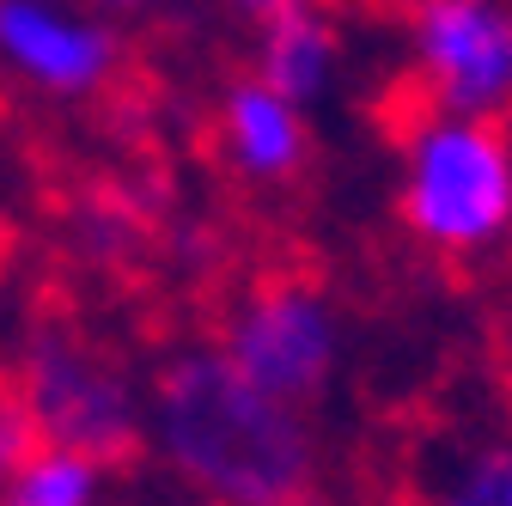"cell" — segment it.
I'll return each mask as SVG.
<instances>
[{
    "label": "cell",
    "instance_id": "8fae6325",
    "mask_svg": "<svg viewBox=\"0 0 512 506\" xmlns=\"http://www.w3.org/2000/svg\"><path fill=\"white\" fill-rule=\"evenodd\" d=\"M31 452H37V433H31V421H25L19 397L7 391V378H0V494H7L13 470H19Z\"/></svg>",
    "mask_w": 512,
    "mask_h": 506
},
{
    "label": "cell",
    "instance_id": "3957f363",
    "mask_svg": "<svg viewBox=\"0 0 512 506\" xmlns=\"http://www.w3.org/2000/svg\"><path fill=\"white\" fill-rule=\"evenodd\" d=\"M397 214L433 257H482L512 238V135L506 122L433 116L403 129Z\"/></svg>",
    "mask_w": 512,
    "mask_h": 506
},
{
    "label": "cell",
    "instance_id": "9c48e42d",
    "mask_svg": "<svg viewBox=\"0 0 512 506\" xmlns=\"http://www.w3.org/2000/svg\"><path fill=\"white\" fill-rule=\"evenodd\" d=\"M104 482H110L104 464H92L80 452H61V446H37L13 470L0 506H104Z\"/></svg>",
    "mask_w": 512,
    "mask_h": 506
},
{
    "label": "cell",
    "instance_id": "8992f818",
    "mask_svg": "<svg viewBox=\"0 0 512 506\" xmlns=\"http://www.w3.org/2000/svg\"><path fill=\"white\" fill-rule=\"evenodd\" d=\"M128 55L110 19L80 0H0V86L43 104H98L122 86Z\"/></svg>",
    "mask_w": 512,
    "mask_h": 506
},
{
    "label": "cell",
    "instance_id": "5bb4252c",
    "mask_svg": "<svg viewBox=\"0 0 512 506\" xmlns=\"http://www.w3.org/2000/svg\"><path fill=\"white\" fill-rule=\"evenodd\" d=\"M360 7H372V0H360Z\"/></svg>",
    "mask_w": 512,
    "mask_h": 506
},
{
    "label": "cell",
    "instance_id": "4fadbf2b",
    "mask_svg": "<svg viewBox=\"0 0 512 506\" xmlns=\"http://www.w3.org/2000/svg\"><path fill=\"white\" fill-rule=\"evenodd\" d=\"M80 7H92L98 19H153V13H165V7H177V0H80Z\"/></svg>",
    "mask_w": 512,
    "mask_h": 506
},
{
    "label": "cell",
    "instance_id": "7c38bea8",
    "mask_svg": "<svg viewBox=\"0 0 512 506\" xmlns=\"http://www.w3.org/2000/svg\"><path fill=\"white\" fill-rule=\"evenodd\" d=\"M220 7L232 13V19H244L250 31H263L269 19H281V13H299V7H330V0H220Z\"/></svg>",
    "mask_w": 512,
    "mask_h": 506
},
{
    "label": "cell",
    "instance_id": "52a82bcc",
    "mask_svg": "<svg viewBox=\"0 0 512 506\" xmlns=\"http://www.w3.org/2000/svg\"><path fill=\"white\" fill-rule=\"evenodd\" d=\"M214 141H220V159L232 177L256 183V189H281L305 171L311 159V135H305V116L275 98L256 74H238L226 92H220V110H214Z\"/></svg>",
    "mask_w": 512,
    "mask_h": 506
},
{
    "label": "cell",
    "instance_id": "5b68a950",
    "mask_svg": "<svg viewBox=\"0 0 512 506\" xmlns=\"http://www.w3.org/2000/svg\"><path fill=\"white\" fill-rule=\"evenodd\" d=\"M403 25H409L415 122H433V116L506 122L512 0H403Z\"/></svg>",
    "mask_w": 512,
    "mask_h": 506
},
{
    "label": "cell",
    "instance_id": "277c9868",
    "mask_svg": "<svg viewBox=\"0 0 512 506\" xmlns=\"http://www.w3.org/2000/svg\"><path fill=\"white\" fill-rule=\"evenodd\" d=\"M214 348L232 360L238 378H250L263 397L287 409H311L330 391L342 360V318L330 293L299 269H263L244 281L220 318Z\"/></svg>",
    "mask_w": 512,
    "mask_h": 506
},
{
    "label": "cell",
    "instance_id": "6da1fadb",
    "mask_svg": "<svg viewBox=\"0 0 512 506\" xmlns=\"http://www.w3.org/2000/svg\"><path fill=\"white\" fill-rule=\"evenodd\" d=\"M147 452L202 506H317L311 421L263 397L214 342L171 348L147 378Z\"/></svg>",
    "mask_w": 512,
    "mask_h": 506
},
{
    "label": "cell",
    "instance_id": "7a4b0ae2",
    "mask_svg": "<svg viewBox=\"0 0 512 506\" xmlns=\"http://www.w3.org/2000/svg\"><path fill=\"white\" fill-rule=\"evenodd\" d=\"M0 378L19 397L37 446L80 452L104 470H122L147 452V378H135V366L104 336L61 311L19 336Z\"/></svg>",
    "mask_w": 512,
    "mask_h": 506
},
{
    "label": "cell",
    "instance_id": "ba28073f",
    "mask_svg": "<svg viewBox=\"0 0 512 506\" xmlns=\"http://www.w3.org/2000/svg\"><path fill=\"white\" fill-rule=\"evenodd\" d=\"M342 61V37H336V19L330 7H299V13H281L256 31L250 43V74L263 80L275 98H287L293 110H305L317 92L330 86Z\"/></svg>",
    "mask_w": 512,
    "mask_h": 506
},
{
    "label": "cell",
    "instance_id": "30bf717a",
    "mask_svg": "<svg viewBox=\"0 0 512 506\" xmlns=\"http://www.w3.org/2000/svg\"><path fill=\"white\" fill-rule=\"evenodd\" d=\"M421 506H512V433L476 439L470 452H458Z\"/></svg>",
    "mask_w": 512,
    "mask_h": 506
}]
</instances>
